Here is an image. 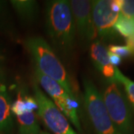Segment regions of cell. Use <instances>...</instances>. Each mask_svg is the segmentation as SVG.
I'll list each match as a JSON object with an SVG mask.
<instances>
[{"mask_svg":"<svg viewBox=\"0 0 134 134\" xmlns=\"http://www.w3.org/2000/svg\"><path fill=\"white\" fill-rule=\"evenodd\" d=\"M46 24L48 34L60 52L68 53L72 50L76 28L69 1H49L46 8Z\"/></svg>","mask_w":134,"mask_h":134,"instance_id":"1","label":"cell"},{"mask_svg":"<svg viewBox=\"0 0 134 134\" xmlns=\"http://www.w3.org/2000/svg\"><path fill=\"white\" fill-rule=\"evenodd\" d=\"M25 46L39 71L59 83L69 96L75 98L71 81L65 68L52 47L42 37H31L26 40Z\"/></svg>","mask_w":134,"mask_h":134,"instance_id":"2","label":"cell"},{"mask_svg":"<svg viewBox=\"0 0 134 134\" xmlns=\"http://www.w3.org/2000/svg\"><path fill=\"white\" fill-rule=\"evenodd\" d=\"M107 113L121 134H131L133 116L129 104L115 81L107 83L101 94Z\"/></svg>","mask_w":134,"mask_h":134,"instance_id":"3","label":"cell"},{"mask_svg":"<svg viewBox=\"0 0 134 134\" xmlns=\"http://www.w3.org/2000/svg\"><path fill=\"white\" fill-rule=\"evenodd\" d=\"M83 88L86 113L96 134H121L110 119L101 93L95 84L89 80H84Z\"/></svg>","mask_w":134,"mask_h":134,"instance_id":"4","label":"cell"},{"mask_svg":"<svg viewBox=\"0 0 134 134\" xmlns=\"http://www.w3.org/2000/svg\"><path fill=\"white\" fill-rule=\"evenodd\" d=\"M33 91L34 98L38 104L37 113L48 129L54 134H77L65 115L43 93L37 83H34Z\"/></svg>","mask_w":134,"mask_h":134,"instance_id":"5","label":"cell"},{"mask_svg":"<svg viewBox=\"0 0 134 134\" xmlns=\"http://www.w3.org/2000/svg\"><path fill=\"white\" fill-rule=\"evenodd\" d=\"M93 23L98 37L107 38L115 31L116 21L120 15V0L92 1Z\"/></svg>","mask_w":134,"mask_h":134,"instance_id":"6","label":"cell"},{"mask_svg":"<svg viewBox=\"0 0 134 134\" xmlns=\"http://www.w3.org/2000/svg\"><path fill=\"white\" fill-rule=\"evenodd\" d=\"M76 32L80 38L86 43H92L98 35L93 23L92 1L72 0L69 1Z\"/></svg>","mask_w":134,"mask_h":134,"instance_id":"7","label":"cell"},{"mask_svg":"<svg viewBox=\"0 0 134 134\" xmlns=\"http://www.w3.org/2000/svg\"><path fill=\"white\" fill-rule=\"evenodd\" d=\"M90 56L96 69L104 76L113 81L115 68L110 63L108 50L98 40H95L90 46Z\"/></svg>","mask_w":134,"mask_h":134,"instance_id":"8","label":"cell"},{"mask_svg":"<svg viewBox=\"0 0 134 134\" xmlns=\"http://www.w3.org/2000/svg\"><path fill=\"white\" fill-rule=\"evenodd\" d=\"M10 107L5 85L0 83V133L2 134H10L13 131L14 120Z\"/></svg>","mask_w":134,"mask_h":134,"instance_id":"9","label":"cell"},{"mask_svg":"<svg viewBox=\"0 0 134 134\" xmlns=\"http://www.w3.org/2000/svg\"><path fill=\"white\" fill-rule=\"evenodd\" d=\"M34 75L36 77V80L40 83L41 87L52 98L53 102L64 100L67 98L71 97L59 83L50 78L49 77L45 75L40 71H39V69H37L35 66H34Z\"/></svg>","mask_w":134,"mask_h":134,"instance_id":"10","label":"cell"},{"mask_svg":"<svg viewBox=\"0 0 134 134\" xmlns=\"http://www.w3.org/2000/svg\"><path fill=\"white\" fill-rule=\"evenodd\" d=\"M54 103L58 107V109L65 115V116L70 120V121L75 125L77 130L81 131V123L77 114L78 104L77 102L76 98L69 97L64 100H58Z\"/></svg>","mask_w":134,"mask_h":134,"instance_id":"11","label":"cell"},{"mask_svg":"<svg viewBox=\"0 0 134 134\" xmlns=\"http://www.w3.org/2000/svg\"><path fill=\"white\" fill-rule=\"evenodd\" d=\"M18 134H41L37 115L34 112L26 113L16 117Z\"/></svg>","mask_w":134,"mask_h":134,"instance_id":"12","label":"cell"},{"mask_svg":"<svg viewBox=\"0 0 134 134\" xmlns=\"http://www.w3.org/2000/svg\"><path fill=\"white\" fill-rule=\"evenodd\" d=\"M11 5L19 16L25 21H33L38 12V4L32 0L10 1Z\"/></svg>","mask_w":134,"mask_h":134,"instance_id":"13","label":"cell"},{"mask_svg":"<svg viewBox=\"0 0 134 134\" xmlns=\"http://www.w3.org/2000/svg\"><path fill=\"white\" fill-rule=\"evenodd\" d=\"M114 29L125 38L133 37L134 36V20L120 14L115 23Z\"/></svg>","mask_w":134,"mask_h":134,"instance_id":"14","label":"cell"},{"mask_svg":"<svg viewBox=\"0 0 134 134\" xmlns=\"http://www.w3.org/2000/svg\"><path fill=\"white\" fill-rule=\"evenodd\" d=\"M113 81L119 82L124 86L126 94L130 103L134 107V81L123 75L117 67L115 68V75Z\"/></svg>","mask_w":134,"mask_h":134,"instance_id":"15","label":"cell"},{"mask_svg":"<svg viewBox=\"0 0 134 134\" xmlns=\"http://www.w3.org/2000/svg\"><path fill=\"white\" fill-rule=\"evenodd\" d=\"M120 14L134 20V0H120Z\"/></svg>","mask_w":134,"mask_h":134,"instance_id":"16","label":"cell"},{"mask_svg":"<svg viewBox=\"0 0 134 134\" xmlns=\"http://www.w3.org/2000/svg\"><path fill=\"white\" fill-rule=\"evenodd\" d=\"M10 110H11L12 114L16 115V117L20 116V115L28 113L27 110H26V107H25L24 98H23L20 94L18 96L16 100L11 104Z\"/></svg>","mask_w":134,"mask_h":134,"instance_id":"17","label":"cell"},{"mask_svg":"<svg viewBox=\"0 0 134 134\" xmlns=\"http://www.w3.org/2000/svg\"><path fill=\"white\" fill-rule=\"evenodd\" d=\"M108 52L116 55L120 58H129L133 56L132 51L127 46H119V45H110L108 47Z\"/></svg>","mask_w":134,"mask_h":134,"instance_id":"18","label":"cell"},{"mask_svg":"<svg viewBox=\"0 0 134 134\" xmlns=\"http://www.w3.org/2000/svg\"><path fill=\"white\" fill-rule=\"evenodd\" d=\"M25 102V107L27 112H34L38 110V104L35 98L31 96H25L24 98Z\"/></svg>","mask_w":134,"mask_h":134,"instance_id":"19","label":"cell"},{"mask_svg":"<svg viewBox=\"0 0 134 134\" xmlns=\"http://www.w3.org/2000/svg\"><path fill=\"white\" fill-rule=\"evenodd\" d=\"M108 55H109L110 63L114 67H116L117 66H119L120 63H121V58H120L119 56L116 55L115 54L109 52H108Z\"/></svg>","mask_w":134,"mask_h":134,"instance_id":"20","label":"cell"},{"mask_svg":"<svg viewBox=\"0 0 134 134\" xmlns=\"http://www.w3.org/2000/svg\"><path fill=\"white\" fill-rule=\"evenodd\" d=\"M126 45L132 51L134 55V36L126 38Z\"/></svg>","mask_w":134,"mask_h":134,"instance_id":"21","label":"cell"},{"mask_svg":"<svg viewBox=\"0 0 134 134\" xmlns=\"http://www.w3.org/2000/svg\"><path fill=\"white\" fill-rule=\"evenodd\" d=\"M41 134H48V133H43V132H42V133Z\"/></svg>","mask_w":134,"mask_h":134,"instance_id":"22","label":"cell"}]
</instances>
